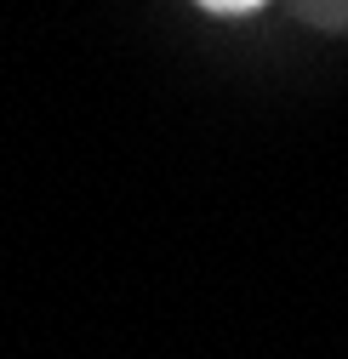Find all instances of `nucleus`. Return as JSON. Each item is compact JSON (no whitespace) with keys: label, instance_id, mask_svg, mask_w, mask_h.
<instances>
[{"label":"nucleus","instance_id":"obj_1","mask_svg":"<svg viewBox=\"0 0 348 359\" xmlns=\"http://www.w3.org/2000/svg\"><path fill=\"white\" fill-rule=\"evenodd\" d=\"M200 6H211V12H251V6H263V0H200Z\"/></svg>","mask_w":348,"mask_h":359}]
</instances>
